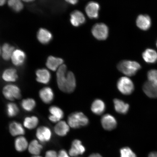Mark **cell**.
I'll use <instances>...</instances> for the list:
<instances>
[{"label":"cell","mask_w":157,"mask_h":157,"mask_svg":"<svg viewBox=\"0 0 157 157\" xmlns=\"http://www.w3.org/2000/svg\"><path fill=\"white\" fill-rule=\"evenodd\" d=\"M147 78L148 80L143 84V91L148 97L157 98V70L149 71Z\"/></svg>","instance_id":"cell-1"},{"label":"cell","mask_w":157,"mask_h":157,"mask_svg":"<svg viewBox=\"0 0 157 157\" xmlns=\"http://www.w3.org/2000/svg\"><path fill=\"white\" fill-rule=\"evenodd\" d=\"M117 67V69L121 73L129 76L135 75L141 68L140 64L138 62L128 60L121 61Z\"/></svg>","instance_id":"cell-2"},{"label":"cell","mask_w":157,"mask_h":157,"mask_svg":"<svg viewBox=\"0 0 157 157\" xmlns=\"http://www.w3.org/2000/svg\"><path fill=\"white\" fill-rule=\"evenodd\" d=\"M67 121L69 126L75 129L87 126L89 122L88 117L83 113L78 112L70 114Z\"/></svg>","instance_id":"cell-3"},{"label":"cell","mask_w":157,"mask_h":157,"mask_svg":"<svg viewBox=\"0 0 157 157\" xmlns=\"http://www.w3.org/2000/svg\"><path fill=\"white\" fill-rule=\"evenodd\" d=\"M117 87L119 91L124 95H129L134 90V85L132 80L127 77L119 78L117 83Z\"/></svg>","instance_id":"cell-4"},{"label":"cell","mask_w":157,"mask_h":157,"mask_svg":"<svg viewBox=\"0 0 157 157\" xmlns=\"http://www.w3.org/2000/svg\"><path fill=\"white\" fill-rule=\"evenodd\" d=\"M91 32L93 36L98 40H105L109 36V29L107 25L103 23H98L94 25Z\"/></svg>","instance_id":"cell-5"},{"label":"cell","mask_w":157,"mask_h":157,"mask_svg":"<svg viewBox=\"0 0 157 157\" xmlns=\"http://www.w3.org/2000/svg\"><path fill=\"white\" fill-rule=\"evenodd\" d=\"M3 94L6 99L13 101L19 99L21 97V90L19 87L13 84H8L3 88Z\"/></svg>","instance_id":"cell-6"},{"label":"cell","mask_w":157,"mask_h":157,"mask_svg":"<svg viewBox=\"0 0 157 157\" xmlns=\"http://www.w3.org/2000/svg\"><path fill=\"white\" fill-rule=\"evenodd\" d=\"M67 66L65 64H62L58 69L56 72L57 82L59 89L61 91H65V86L67 80Z\"/></svg>","instance_id":"cell-7"},{"label":"cell","mask_w":157,"mask_h":157,"mask_svg":"<svg viewBox=\"0 0 157 157\" xmlns=\"http://www.w3.org/2000/svg\"><path fill=\"white\" fill-rule=\"evenodd\" d=\"M102 126L107 131H111L116 128L117 125L116 119L113 116L106 114L102 117L101 120Z\"/></svg>","instance_id":"cell-8"},{"label":"cell","mask_w":157,"mask_h":157,"mask_svg":"<svg viewBox=\"0 0 157 157\" xmlns=\"http://www.w3.org/2000/svg\"><path fill=\"white\" fill-rule=\"evenodd\" d=\"M36 136L41 142H48L52 138V131L49 128L47 127H39L36 130Z\"/></svg>","instance_id":"cell-9"},{"label":"cell","mask_w":157,"mask_h":157,"mask_svg":"<svg viewBox=\"0 0 157 157\" xmlns=\"http://www.w3.org/2000/svg\"><path fill=\"white\" fill-rule=\"evenodd\" d=\"M100 9L99 3L95 2H90L86 6L85 11L90 18L97 19L99 17Z\"/></svg>","instance_id":"cell-10"},{"label":"cell","mask_w":157,"mask_h":157,"mask_svg":"<svg viewBox=\"0 0 157 157\" xmlns=\"http://www.w3.org/2000/svg\"><path fill=\"white\" fill-rule=\"evenodd\" d=\"M26 58V54L23 51L17 49L13 52L11 59L13 65L19 67L24 64Z\"/></svg>","instance_id":"cell-11"},{"label":"cell","mask_w":157,"mask_h":157,"mask_svg":"<svg viewBox=\"0 0 157 157\" xmlns=\"http://www.w3.org/2000/svg\"><path fill=\"white\" fill-rule=\"evenodd\" d=\"M70 21L74 26L78 27L85 23L86 18L83 13L81 11L75 10L71 13Z\"/></svg>","instance_id":"cell-12"},{"label":"cell","mask_w":157,"mask_h":157,"mask_svg":"<svg viewBox=\"0 0 157 157\" xmlns=\"http://www.w3.org/2000/svg\"><path fill=\"white\" fill-rule=\"evenodd\" d=\"M49 111L51 113L48 117L49 119L53 123L59 122L64 117L63 111L56 106L50 107Z\"/></svg>","instance_id":"cell-13"},{"label":"cell","mask_w":157,"mask_h":157,"mask_svg":"<svg viewBox=\"0 0 157 157\" xmlns=\"http://www.w3.org/2000/svg\"><path fill=\"white\" fill-rule=\"evenodd\" d=\"M85 150V147L82 144L81 141L75 139L72 142L69 154L71 156L75 157L83 154Z\"/></svg>","instance_id":"cell-14"},{"label":"cell","mask_w":157,"mask_h":157,"mask_svg":"<svg viewBox=\"0 0 157 157\" xmlns=\"http://www.w3.org/2000/svg\"><path fill=\"white\" fill-rule=\"evenodd\" d=\"M37 38L41 44H47L52 40L53 36L52 33L48 29L40 28L37 33Z\"/></svg>","instance_id":"cell-15"},{"label":"cell","mask_w":157,"mask_h":157,"mask_svg":"<svg viewBox=\"0 0 157 157\" xmlns=\"http://www.w3.org/2000/svg\"><path fill=\"white\" fill-rule=\"evenodd\" d=\"M39 96L43 102L46 104L52 103L54 97L53 91L49 87H44L40 90Z\"/></svg>","instance_id":"cell-16"},{"label":"cell","mask_w":157,"mask_h":157,"mask_svg":"<svg viewBox=\"0 0 157 157\" xmlns=\"http://www.w3.org/2000/svg\"><path fill=\"white\" fill-rule=\"evenodd\" d=\"M137 26L142 30H148L151 26V21L150 16L147 15H140L136 21Z\"/></svg>","instance_id":"cell-17"},{"label":"cell","mask_w":157,"mask_h":157,"mask_svg":"<svg viewBox=\"0 0 157 157\" xmlns=\"http://www.w3.org/2000/svg\"><path fill=\"white\" fill-rule=\"evenodd\" d=\"M36 81L40 83L48 84L50 82L51 75L50 72L45 68H40L36 71Z\"/></svg>","instance_id":"cell-18"},{"label":"cell","mask_w":157,"mask_h":157,"mask_svg":"<svg viewBox=\"0 0 157 157\" xmlns=\"http://www.w3.org/2000/svg\"><path fill=\"white\" fill-rule=\"evenodd\" d=\"M63 62L64 60L62 58L50 56L47 59L46 66L49 69L56 71L63 64Z\"/></svg>","instance_id":"cell-19"},{"label":"cell","mask_w":157,"mask_h":157,"mask_svg":"<svg viewBox=\"0 0 157 157\" xmlns=\"http://www.w3.org/2000/svg\"><path fill=\"white\" fill-rule=\"evenodd\" d=\"M76 80L74 75L71 71H68L67 74V80L65 93H71L75 90Z\"/></svg>","instance_id":"cell-20"},{"label":"cell","mask_w":157,"mask_h":157,"mask_svg":"<svg viewBox=\"0 0 157 157\" xmlns=\"http://www.w3.org/2000/svg\"><path fill=\"white\" fill-rule=\"evenodd\" d=\"M9 129L11 134L13 136L23 135L25 133V129L21 124L15 121L10 124Z\"/></svg>","instance_id":"cell-21"},{"label":"cell","mask_w":157,"mask_h":157,"mask_svg":"<svg viewBox=\"0 0 157 157\" xmlns=\"http://www.w3.org/2000/svg\"><path fill=\"white\" fill-rule=\"evenodd\" d=\"M54 131L60 136H66L70 131L69 125L64 121H59L54 127Z\"/></svg>","instance_id":"cell-22"},{"label":"cell","mask_w":157,"mask_h":157,"mask_svg":"<svg viewBox=\"0 0 157 157\" xmlns=\"http://www.w3.org/2000/svg\"><path fill=\"white\" fill-rule=\"evenodd\" d=\"M2 78L4 80L7 82H14L18 78L16 70L13 68H7L4 71Z\"/></svg>","instance_id":"cell-23"},{"label":"cell","mask_w":157,"mask_h":157,"mask_svg":"<svg viewBox=\"0 0 157 157\" xmlns=\"http://www.w3.org/2000/svg\"><path fill=\"white\" fill-rule=\"evenodd\" d=\"M105 104L104 101L101 99L95 100L92 104L91 110L95 114H102L105 112Z\"/></svg>","instance_id":"cell-24"},{"label":"cell","mask_w":157,"mask_h":157,"mask_svg":"<svg viewBox=\"0 0 157 157\" xmlns=\"http://www.w3.org/2000/svg\"><path fill=\"white\" fill-rule=\"evenodd\" d=\"M113 103L115 111L117 113L125 114L128 111L129 106L128 104L118 99H114Z\"/></svg>","instance_id":"cell-25"},{"label":"cell","mask_w":157,"mask_h":157,"mask_svg":"<svg viewBox=\"0 0 157 157\" xmlns=\"http://www.w3.org/2000/svg\"><path fill=\"white\" fill-rule=\"evenodd\" d=\"M142 56L145 61L147 63H154L157 61V53L153 49H146L143 53Z\"/></svg>","instance_id":"cell-26"},{"label":"cell","mask_w":157,"mask_h":157,"mask_svg":"<svg viewBox=\"0 0 157 157\" xmlns=\"http://www.w3.org/2000/svg\"><path fill=\"white\" fill-rule=\"evenodd\" d=\"M28 143L25 137L19 136L17 137L15 141V147L17 151H24L28 147Z\"/></svg>","instance_id":"cell-27"},{"label":"cell","mask_w":157,"mask_h":157,"mask_svg":"<svg viewBox=\"0 0 157 157\" xmlns=\"http://www.w3.org/2000/svg\"><path fill=\"white\" fill-rule=\"evenodd\" d=\"M14 48V47L7 43L3 45L2 48V56L4 60L8 61L11 58Z\"/></svg>","instance_id":"cell-28"},{"label":"cell","mask_w":157,"mask_h":157,"mask_svg":"<svg viewBox=\"0 0 157 157\" xmlns=\"http://www.w3.org/2000/svg\"><path fill=\"white\" fill-rule=\"evenodd\" d=\"M39 123L38 118L35 116L27 117L23 121V124L26 128L32 129L35 128Z\"/></svg>","instance_id":"cell-29"},{"label":"cell","mask_w":157,"mask_h":157,"mask_svg":"<svg viewBox=\"0 0 157 157\" xmlns=\"http://www.w3.org/2000/svg\"><path fill=\"white\" fill-rule=\"evenodd\" d=\"M43 146L38 141L34 140L31 141L29 147V151L31 154L38 155L43 149Z\"/></svg>","instance_id":"cell-30"},{"label":"cell","mask_w":157,"mask_h":157,"mask_svg":"<svg viewBox=\"0 0 157 157\" xmlns=\"http://www.w3.org/2000/svg\"><path fill=\"white\" fill-rule=\"evenodd\" d=\"M36 105V101L31 98L23 99L21 103V107L25 111L27 112L32 111L35 109Z\"/></svg>","instance_id":"cell-31"},{"label":"cell","mask_w":157,"mask_h":157,"mask_svg":"<svg viewBox=\"0 0 157 157\" xmlns=\"http://www.w3.org/2000/svg\"><path fill=\"white\" fill-rule=\"evenodd\" d=\"M19 111V109L15 103H9L7 104L6 113L8 116L13 117L16 116Z\"/></svg>","instance_id":"cell-32"},{"label":"cell","mask_w":157,"mask_h":157,"mask_svg":"<svg viewBox=\"0 0 157 157\" xmlns=\"http://www.w3.org/2000/svg\"><path fill=\"white\" fill-rule=\"evenodd\" d=\"M9 6L15 12H19L23 8V5L19 0H10L8 2Z\"/></svg>","instance_id":"cell-33"},{"label":"cell","mask_w":157,"mask_h":157,"mask_svg":"<svg viewBox=\"0 0 157 157\" xmlns=\"http://www.w3.org/2000/svg\"><path fill=\"white\" fill-rule=\"evenodd\" d=\"M121 157H136V155L128 147H125L120 150Z\"/></svg>","instance_id":"cell-34"},{"label":"cell","mask_w":157,"mask_h":157,"mask_svg":"<svg viewBox=\"0 0 157 157\" xmlns=\"http://www.w3.org/2000/svg\"><path fill=\"white\" fill-rule=\"evenodd\" d=\"M45 157H58V155L55 151L50 150L46 152Z\"/></svg>","instance_id":"cell-35"},{"label":"cell","mask_w":157,"mask_h":157,"mask_svg":"<svg viewBox=\"0 0 157 157\" xmlns=\"http://www.w3.org/2000/svg\"><path fill=\"white\" fill-rule=\"evenodd\" d=\"M58 157H70L66 150H62L59 152Z\"/></svg>","instance_id":"cell-36"},{"label":"cell","mask_w":157,"mask_h":157,"mask_svg":"<svg viewBox=\"0 0 157 157\" xmlns=\"http://www.w3.org/2000/svg\"><path fill=\"white\" fill-rule=\"evenodd\" d=\"M67 2L70 4L72 5H75L78 3V1L77 0H69V1H66Z\"/></svg>","instance_id":"cell-37"},{"label":"cell","mask_w":157,"mask_h":157,"mask_svg":"<svg viewBox=\"0 0 157 157\" xmlns=\"http://www.w3.org/2000/svg\"><path fill=\"white\" fill-rule=\"evenodd\" d=\"M148 157H157V152H151L148 155Z\"/></svg>","instance_id":"cell-38"},{"label":"cell","mask_w":157,"mask_h":157,"mask_svg":"<svg viewBox=\"0 0 157 157\" xmlns=\"http://www.w3.org/2000/svg\"><path fill=\"white\" fill-rule=\"evenodd\" d=\"M88 157H103L101 155L98 154H92Z\"/></svg>","instance_id":"cell-39"},{"label":"cell","mask_w":157,"mask_h":157,"mask_svg":"<svg viewBox=\"0 0 157 157\" xmlns=\"http://www.w3.org/2000/svg\"><path fill=\"white\" fill-rule=\"evenodd\" d=\"M6 2V1L5 0H0V6H2L4 5Z\"/></svg>","instance_id":"cell-40"},{"label":"cell","mask_w":157,"mask_h":157,"mask_svg":"<svg viewBox=\"0 0 157 157\" xmlns=\"http://www.w3.org/2000/svg\"><path fill=\"white\" fill-rule=\"evenodd\" d=\"M25 2H32L34 1H31V0H29V1H24Z\"/></svg>","instance_id":"cell-41"},{"label":"cell","mask_w":157,"mask_h":157,"mask_svg":"<svg viewBox=\"0 0 157 157\" xmlns=\"http://www.w3.org/2000/svg\"><path fill=\"white\" fill-rule=\"evenodd\" d=\"M32 157H41L40 156H39L38 155H36V156H33Z\"/></svg>","instance_id":"cell-42"},{"label":"cell","mask_w":157,"mask_h":157,"mask_svg":"<svg viewBox=\"0 0 157 157\" xmlns=\"http://www.w3.org/2000/svg\"><path fill=\"white\" fill-rule=\"evenodd\" d=\"M1 48H0V55H1Z\"/></svg>","instance_id":"cell-43"},{"label":"cell","mask_w":157,"mask_h":157,"mask_svg":"<svg viewBox=\"0 0 157 157\" xmlns=\"http://www.w3.org/2000/svg\"><path fill=\"white\" fill-rule=\"evenodd\" d=\"M156 46H157V42H156Z\"/></svg>","instance_id":"cell-44"}]
</instances>
